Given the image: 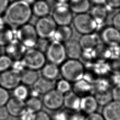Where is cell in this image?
Listing matches in <instances>:
<instances>
[{"label": "cell", "mask_w": 120, "mask_h": 120, "mask_svg": "<svg viewBox=\"0 0 120 120\" xmlns=\"http://www.w3.org/2000/svg\"><path fill=\"white\" fill-rule=\"evenodd\" d=\"M34 27L38 38L47 40L53 38L57 25L52 16L47 15L39 18Z\"/></svg>", "instance_id": "obj_5"}, {"label": "cell", "mask_w": 120, "mask_h": 120, "mask_svg": "<svg viewBox=\"0 0 120 120\" xmlns=\"http://www.w3.org/2000/svg\"><path fill=\"white\" fill-rule=\"evenodd\" d=\"M113 27L120 31V12L115 15L112 18Z\"/></svg>", "instance_id": "obj_40"}, {"label": "cell", "mask_w": 120, "mask_h": 120, "mask_svg": "<svg viewBox=\"0 0 120 120\" xmlns=\"http://www.w3.org/2000/svg\"><path fill=\"white\" fill-rule=\"evenodd\" d=\"M10 97L9 90L0 86V107L5 106Z\"/></svg>", "instance_id": "obj_35"}, {"label": "cell", "mask_w": 120, "mask_h": 120, "mask_svg": "<svg viewBox=\"0 0 120 120\" xmlns=\"http://www.w3.org/2000/svg\"></svg>", "instance_id": "obj_48"}, {"label": "cell", "mask_w": 120, "mask_h": 120, "mask_svg": "<svg viewBox=\"0 0 120 120\" xmlns=\"http://www.w3.org/2000/svg\"><path fill=\"white\" fill-rule=\"evenodd\" d=\"M84 120H105L102 114L97 112L86 115Z\"/></svg>", "instance_id": "obj_39"}, {"label": "cell", "mask_w": 120, "mask_h": 120, "mask_svg": "<svg viewBox=\"0 0 120 120\" xmlns=\"http://www.w3.org/2000/svg\"><path fill=\"white\" fill-rule=\"evenodd\" d=\"M52 17L58 26L69 25L73 21V12L68 3H57L54 6Z\"/></svg>", "instance_id": "obj_8"}, {"label": "cell", "mask_w": 120, "mask_h": 120, "mask_svg": "<svg viewBox=\"0 0 120 120\" xmlns=\"http://www.w3.org/2000/svg\"><path fill=\"white\" fill-rule=\"evenodd\" d=\"M111 94L113 100L120 102V83L116 84L113 87Z\"/></svg>", "instance_id": "obj_38"}, {"label": "cell", "mask_w": 120, "mask_h": 120, "mask_svg": "<svg viewBox=\"0 0 120 120\" xmlns=\"http://www.w3.org/2000/svg\"><path fill=\"white\" fill-rule=\"evenodd\" d=\"M98 106L94 96L90 94L81 98L80 111L86 115L96 112Z\"/></svg>", "instance_id": "obj_14"}, {"label": "cell", "mask_w": 120, "mask_h": 120, "mask_svg": "<svg viewBox=\"0 0 120 120\" xmlns=\"http://www.w3.org/2000/svg\"><path fill=\"white\" fill-rule=\"evenodd\" d=\"M9 3V0H0V16L3 15Z\"/></svg>", "instance_id": "obj_42"}, {"label": "cell", "mask_w": 120, "mask_h": 120, "mask_svg": "<svg viewBox=\"0 0 120 120\" xmlns=\"http://www.w3.org/2000/svg\"><path fill=\"white\" fill-rule=\"evenodd\" d=\"M4 48L5 54L13 60L22 59L27 49L15 38L12 40Z\"/></svg>", "instance_id": "obj_11"}, {"label": "cell", "mask_w": 120, "mask_h": 120, "mask_svg": "<svg viewBox=\"0 0 120 120\" xmlns=\"http://www.w3.org/2000/svg\"><path fill=\"white\" fill-rule=\"evenodd\" d=\"M60 74L63 79L70 82H75L82 79L84 75V68L78 60L70 59L61 64Z\"/></svg>", "instance_id": "obj_2"}, {"label": "cell", "mask_w": 120, "mask_h": 120, "mask_svg": "<svg viewBox=\"0 0 120 120\" xmlns=\"http://www.w3.org/2000/svg\"><path fill=\"white\" fill-rule=\"evenodd\" d=\"M21 83V74L11 69L0 73V86L9 90Z\"/></svg>", "instance_id": "obj_10"}, {"label": "cell", "mask_w": 120, "mask_h": 120, "mask_svg": "<svg viewBox=\"0 0 120 120\" xmlns=\"http://www.w3.org/2000/svg\"><path fill=\"white\" fill-rule=\"evenodd\" d=\"M79 42L83 51L90 52L97 46L98 39L97 36L92 33L83 35Z\"/></svg>", "instance_id": "obj_19"}, {"label": "cell", "mask_w": 120, "mask_h": 120, "mask_svg": "<svg viewBox=\"0 0 120 120\" xmlns=\"http://www.w3.org/2000/svg\"><path fill=\"white\" fill-rule=\"evenodd\" d=\"M57 3H68L69 0H55Z\"/></svg>", "instance_id": "obj_47"}, {"label": "cell", "mask_w": 120, "mask_h": 120, "mask_svg": "<svg viewBox=\"0 0 120 120\" xmlns=\"http://www.w3.org/2000/svg\"><path fill=\"white\" fill-rule=\"evenodd\" d=\"M9 116L5 106L0 107V120H7Z\"/></svg>", "instance_id": "obj_41"}, {"label": "cell", "mask_w": 120, "mask_h": 120, "mask_svg": "<svg viewBox=\"0 0 120 120\" xmlns=\"http://www.w3.org/2000/svg\"><path fill=\"white\" fill-rule=\"evenodd\" d=\"M31 8L33 15L41 18L49 15L51 8L46 0H36L31 5Z\"/></svg>", "instance_id": "obj_18"}, {"label": "cell", "mask_w": 120, "mask_h": 120, "mask_svg": "<svg viewBox=\"0 0 120 120\" xmlns=\"http://www.w3.org/2000/svg\"><path fill=\"white\" fill-rule=\"evenodd\" d=\"M101 38L105 44L111 47H116L120 44V31L113 26L104 29Z\"/></svg>", "instance_id": "obj_12"}, {"label": "cell", "mask_w": 120, "mask_h": 120, "mask_svg": "<svg viewBox=\"0 0 120 120\" xmlns=\"http://www.w3.org/2000/svg\"><path fill=\"white\" fill-rule=\"evenodd\" d=\"M25 107L30 109L34 112H37L42 110L43 106L42 100L39 98L30 97L25 101Z\"/></svg>", "instance_id": "obj_30"}, {"label": "cell", "mask_w": 120, "mask_h": 120, "mask_svg": "<svg viewBox=\"0 0 120 120\" xmlns=\"http://www.w3.org/2000/svg\"><path fill=\"white\" fill-rule=\"evenodd\" d=\"M15 38L27 49L36 47L39 39L34 25L29 22L15 29Z\"/></svg>", "instance_id": "obj_3"}, {"label": "cell", "mask_w": 120, "mask_h": 120, "mask_svg": "<svg viewBox=\"0 0 120 120\" xmlns=\"http://www.w3.org/2000/svg\"><path fill=\"white\" fill-rule=\"evenodd\" d=\"M33 15L31 5L22 0L9 2L2 17L7 25L13 29L29 23Z\"/></svg>", "instance_id": "obj_1"}, {"label": "cell", "mask_w": 120, "mask_h": 120, "mask_svg": "<svg viewBox=\"0 0 120 120\" xmlns=\"http://www.w3.org/2000/svg\"><path fill=\"white\" fill-rule=\"evenodd\" d=\"M90 1L95 5H104L106 3V0H90Z\"/></svg>", "instance_id": "obj_44"}, {"label": "cell", "mask_w": 120, "mask_h": 120, "mask_svg": "<svg viewBox=\"0 0 120 120\" xmlns=\"http://www.w3.org/2000/svg\"><path fill=\"white\" fill-rule=\"evenodd\" d=\"M68 4L73 13L76 14L87 13L90 7V0H69Z\"/></svg>", "instance_id": "obj_21"}, {"label": "cell", "mask_w": 120, "mask_h": 120, "mask_svg": "<svg viewBox=\"0 0 120 120\" xmlns=\"http://www.w3.org/2000/svg\"><path fill=\"white\" fill-rule=\"evenodd\" d=\"M45 57L50 63L58 66L62 64L67 58L64 44L53 40L46 48Z\"/></svg>", "instance_id": "obj_6"}, {"label": "cell", "mask_w": 120, "mask_h": 120, "mask_svg": "<svg viewBox=\"0 0 120 120\" xmlns=\"http://www.w3.org/2000/svg\"><path fill=\"white\" fill-rule=\"evenodd\" d=\"M15 38V29L6 24L0 27V47H5Z\"/></svg>", "instance_id": "obj_25"}, {"label": "cell", "mask_w": 120, "mask_h": 120, "mask_svg": "<svg viewBox=\"0 0 120 120\" xmlns=\"http://www.w3.org/2000/svg\"><path fill=\"white\" fill-rule=\"evenodd\" d=\"M5 106L9 115L12 117H18L22 110L25 107V102L18 100L11 97L9 99Z\"/></svg>", "instance_id": "obj_20"}, {"label": "cell", "mask_w": 120, "mask_h": 120, "mask_svg": "<svg viewBox=\"0 0 120 120\" xmlns=\"http://www.w3.org/2000/svg\"><path fill=\"white\" fill-rule=\"evenodd\" d=\"M54 112L51 115L52 120H71V110L65 108Z\"/></svg>", "instance_id": "obj_31"}, {"label": "cell", "mask_w": 120, "mask_h": 120, "mask_svg": "<svg viewBox=\"0 0 120 120\" xmlns=\"http://www.w3.org/2000/svg\"><path fill=\"white\" fill-rule=\"evenodd\" d=\"M55 89L63 95L71 91V85L68 81L62 79L55 83Z\"/></svg>", "instance_id": "obj_32"}, {"label": "cell", "mask_w": 120, "mask_h": 120, "mask_svg": "<svg viewBox=\"0 0 120 120\" xmlns=\"http://www.w3.org/2000/svg\"><path fill=\"white\" fill-rule=\"evenodd\" d=\"M64 45L67 57L69 59L78 60L82 56L83 51L79 41L70 39Z\"/></svg>", "instance_id": "obj_15"}, {"label": "cell", "mask_w": 120, "mask_h": 120, "mask_svg": "<svg viewBox=\"0 0 120 120\" xmlns=\"http://www.w3.org/2000/svg\"><path fill=\"white\" fill-rule=\"evenodd\" d=\"M22 60L26 68L36 71L41 69L46 60L43 52L35 47L27 49Z\"/></svg>", "instance_id": "obj_4"}, {"label": "cell", "mask_w": 120, "mask_h": 120, "mask_svg": "<svg viewBox=\"0 0 120 120\" xmlns=\"http://www.w3.org/2000/svg\"><path fill=\"white\" fill-rule=\"evenodd\" d=\"M94 97L98 105L103 106L112 100L111 90H109L103 91L96 92Z\"/></svg>", "instance_id": "obj_29"}, {"label": "cell", "mask_w": 120, "mask_h": 120, "mask_svg": "<svg viewBox=\"0 0 120 120\" xmlns=\"http://www.w3.org/2000/svg\"><path fill=\"white\" fill-rule=\"evenodd\" d=\"M55 81L50 80L41 76L32 86V89L37 91L39 95H44L55 89Z\"/></svg>", "instance_id": "obj_16"}, {"label": "cell", "mask_w": 120, "mask_h": 120, "mask_svg": "<svg viewBox=\"0 0 120 120\" xmlns=\"http://www.w3.org/2000/svg\"><path fill=\"white\" fill-rule=\"evenodd\" d=\"M58 66L50 62L45 64L41 69V76L48 80L55 81L60 74V70Z\"/></svg>", "instance_id": "obj_23"}, {"label": "cell", "mask_w": 120, "mask_h": 120, "mask_svg": "<svg viewBox=\"0 0 120 120\" xmlns=\"http://www.w3.org/2000/svg\"><path fill=\"white\" fill-rule=\"evenodd\" d=\"M63 99L64 95L54 89L43 95L42 101L46 108L55 111L63 106Z\"/></svg>", "instance_id": "obj_9"}, {"label": "cell", "mask_w": 120, "mask_h": 120, "mask_svg": "<svg viewBox=\"0 0 120 120\" xmlns=\"http://www.w3.org/2000/svg\"><path fill=\"white\" fill-rule=\"evenodd\" d=\"M30 90L28 86L21 83L12 90V97L25 102L30 97Z\"/></svg>", "instance_id": "obj_28"}, {"label": "cell", "mask_w": 120, "mask_h": 120, "mask_svg": "<svg viewBox=\"0 0 120 120\" xmlns=\"http://www.w3.org/2000/svg\"><path fill=\"white\" fill-rule=\"evenodd\" d=\"M34 120H52L51 115L42 110L35 113Z\"/></svg>", "instance_id": "obj_37"}, {"label": "cell", "mask_w": 120, "mask_h": 120, "mask_svg": "<svg viewBox=\"0 0 120 120\" xmlns=\"http://www.w3.org/2000/svg\"><path fill=\"white\" fill-rule=\"evenodd\" d=\"M72 22L77 31L82 35L92 33L97 28V22L90 15L87 13L77 14Z\"/></svg>", "instance_id": "obj_7"}, {"label": "cell", "mask_w": 120, "mask_h": 120, "mask_svg": "<svg viewBox=\"0 0 120 120\" xmlns=\"http://www.w3.org/2000/svg\"><path fill=\"white\" fill-rule=\"evenodd\" d=\"M80 101L81 97L71 90L64 95L63 106L69 110L80 111Z\"/></svg>", "instance_id": "obj_17"}, {"label": "cell", "mask_w": 120, "mask_h": 120, "mask_svg": "<svg viewBox=\"0 0 120 120\" xmlns=\"http://www.w3.org/2000/svg\"><path fill=\"white\" fill-rule=\"evenodd\" d=\"M90 14L97 24H101L107 16L108 10L104 5H95L91 8Z\"/></svg>", "instance_id": "obj_24"}, {"label": "cell", "mask_w": 120, "mask_h": 120, "mask_svg": "<svg viewBox=\"0 0 120 120\" xmlns=\"http://www.w3.org/2000/svg\"><path fill=\"white\" fill-rule=\"evenodd\" d=\"M35 112L25 107L19 114L18 120H34Z\"/></svg>", "instance_id": "obj_34"}, {"label": "cell", "mask_w": 120, "mask_h": 120, "mask_svg": "<svg viewBox=\"0 0 120 120\" xmlns=\"http://www.w3.org/2000/svg\"><path fill=\"white\" fill-rule=\"evenodd\" d=\"M6 25L5 21L2 16H0V27Z\"/></svg>", "instance_id": "obj_45"}, {"label": "cell", "mask_w": 120, "mask_h": 120, "mask_svg": "<svg viewBox=\"0 0 120 120\" xmlns=\"http://www.w3.org/2000/svg\"><path fill=\"white\" fill-rule=\"evenodd\" d=\"M106 4L112 8H120V0H106Z\"/></svg>", "instance_id": "obj_43"}, {"label": "cell", "mask_w": 120, "mask_h": 120, "mask_svg": "<svg viewBox=\"0 0 120 120\" xmlns=\"http://www.w3.org/2000/svg\"><path fill=\"white\" fill-rule=\"evenodd\" d=\"M39 76L38 71L26 68L21 74V83L28 87L32 86Z\"/></svg>", "instance_id": "obj_26"}, {"label": "cell", "mask_w": 120, "mask_h": 120, "mask_svg": "<svg viewBox=\"0 0 120 120\" xmlns=\"http://www.w3.org/2000/svg\"><path fill=\"white\" fill-rule=\"evenodd\" d=\"M101 114L105 120H120V102L112 100L103 106Z\"/></svg>", "instance_id": "obj_13"}, {"label": "cell", "mask_w": 120, "mask_h": 120, "mask_svg": "<svg viewBox=\"0 0 120 120\" xmlns=\"http://www.w3.org/2000/svg\"><path fill=\"white\" fill-rule=\"evenodd\" d=\"M92 87L91 85L83 79L74 82L73 91L81 98L90 95Z\"/></svg>", "instance_id": "obj_27"}, {"label": "cell", "mask_w": 120, "mask_h": 120, "mask_svg": "<svg viewBox=\"0 0 120 120\" xmlns=\"http://www.w3.org/2000/svg\"><path fill=\"white\" fill-rule=\"evenodd\" d=\"M26 3L29 4L30 5H31L36 0H22Z\"/></svg>", "instance_id": "obj_46"}, {"label": "cell", "mask_w": 120, "mask_h": 120, "mask_svg": "<svg viewBox=\"0 0 120 120\" xmlns=\"http://www.w3.org/2000/svg\"><path fill=\"white\" fill-rule=\"evenodd\" d=\"M10 69L18 73L21 74V73L24 71L26 68L22 60L21 59L13 60Z\"/></svg>", "instance_id": "obj_36"}, {"label": "cell", "mask_w": 120, "mask_h": 120, "mask_svg": "<svg viewBox=\"0 0 120 120\" xmlns=\"http://www.w3.org/2000/svg\"><path fill=\"white\" fill-rule=\"evenodd\" d=\"M13 61L5 54L0 55V73L10 69Z\"/></svg>", "instance_id": "obj_33"}, {"label": "cell", "mask_w": 120, "mask_h": 120, "mask_svg": "<svg viewBox=\"0 0 120 120\" xmlns=\"http://www.w3.org/2000/svg\"><path fill=\"white\" fill-rule=\"evenodd\" d=\"M73 30L69 25L57 26L52 38L54 40L61 43H65L71 39Z\"/></svg>", "instance_id": "obj_22"}]
</instances>
